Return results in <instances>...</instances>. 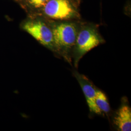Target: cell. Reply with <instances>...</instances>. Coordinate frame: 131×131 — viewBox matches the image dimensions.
<instances>
[{
	"mask_svg": "<svg viewBox=\"0 0 131 131\" xmlns=\"http://www.w3.org/2000/svg\"><path fill=\"white\" fill-rule=\"evenodd\" d=\"M47 19L52 29L55 55L72 65V51L82 22L79 20Z\"/></svg>",
	"mask_w": 131,
	"mask_h": 131,
	"instance_id": "1",
	"label": "cell"
},
{
	"mask_svg": "<svg viewBox=\"0 0 131 131\" xmlns=\"http://www.w3.org/2000/svg\"><path fill=\"white\" fill-rule=\"evenodd\" d=\"M105 42L97 25L82 22L72 53L74 67L77 68L79 61L86 53Z\"/></svg>",
	"mask_w": 131,
	"mask_h": 131,
	"instance_id": "2",
	"label": "cell"
},
{
	"mask_svg": "<svg viewBox=\"0 0 131 131\" xmlns=\"http://www.w3.org/2000/svg\"><path fill=\"white\" fill-rule=\"evenodd\" d=\"M78 5L74 0H49L41 9L31 15L54 20H79Z\"/></svg>",
	"mask_w": 131,
	"mask_h": 131,
	"instance_id": "3",
	"label": "cell"
},
{
	"mask_svg": "<svg viewBox=\"0 0 131 131\" xmlns=\"http://www.w3.org/2000/svg\"><path fill=\"white\" fill-rule=\"evenodd\" d=\"M21 27L43 46L55 53L52 29L47 19L31 15L24 21Z\"/></svg>",
	"mask_w": 131,
	"mask_h": 131,
	"instance_id": "4",
	"label": "cell"
},
{
	"mask_svg": "<svg viewBox=\"0 0 131 131\" xmlns=\"http://www.w3.org/2000/svg\"><path fill=\"white\" fill-rule=\"evenodd\" d=\"M73 75L79 83L84 94L90 112L97 115H103V113L98 107L95 98L97 88L92 82L84 74H80L77 70H73Z\"/></svg>",
	"mask_w": 131,
	"mask_h": 131,
	"instance_id": "5",
	"label": "cell"
},
{
	"mask_svg": "<svg viewBox=\"0 0 131 131\" xmlns=\"http://www.w3.org/2000/svg\"><path fill=\"white\" fill-rule=\"evenodd\" d=\"M111 122L117 131H131V108L126 97L122 98L120 106L113 114Z\"/></svg>",
	"mask_w": 131,
	"mask_h": 131,
	"instance_id": "6",
	"label": "cell"
},
{
	"mask_svg": "<svg viewBox=\"0 0 131 131\" xmlns=\"http://www.w3.org/2000/svg\"><path fill=\"white\" fill-rule=\"evenodd\" d=\"M95 102L98 107L103 115L106 114L107 116L109 115L111 112V107L107 98L106 95L98 89L96 92Z\"/></svg>",
	"mask_w": 131,
	"mask_h": 131,
	"instance_id": "7",
	"label": "cell"
},
{
	"mask_svg": "<svg viewBox=\"0 0 131 131\" xmlns=\"http://www.w3.org/2000/svg\"><path fill=\"white\" fill-rule=\"evenodd\" d=\"M49 0H21V4L32 14L36 13L47 3Z\"/></svg>",
	"mask_w": 131,
	"mask_h": 131,
	"instance_id": "8",
	"label": "cell"
},
{
	"mask_svg": "<svg viewBox=\"0 0 131 131\" xmlns=\"http://www.w3.org/2000/svg\"><path fill=\"white\" fill-rule=\"evenodd\" d=\"M75 1H76V2H77L78 4H79L80 1V0H74Z\"/></svg>",
	"mask_w": 131,
	"mask_h": 131,
	"instance_id": "9",
	"label": "cell"
}]
</instances>
